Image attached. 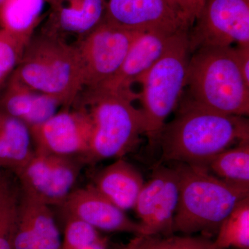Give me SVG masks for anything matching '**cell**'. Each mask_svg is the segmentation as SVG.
<instances>
[{
  "label": "cell",
  "instance_id": "19",
  "mask_svg": "<svg viewBox=\"0 0 249 249\" xmlns=\"http://www.w3.org/2000/svg\"><path fill=\"white\" fill-rule=\"evenodd\" d=\"M34 152L29 126L0 111V170L16 173L27 163Z\"/></svg>",
  "mask_w": 249,
  "mask_h": 249
},
{
  "label": "cell",
  "instance_id": "20",
  "mask_svg": "<svg viewBox=\"0 0 249 249\" xmlns=\"http://www.w3.org/2000/svg\"><path fill=\"white\" fill-rule=\"evenodd\" d=\"M47 0H6L0 8V29L29 39L45 19Z\"/></svg>",
  "mask_w": 249,
  "mask_h": 249
},
{
  "label": "cell",
  "instance_id": "6",
  "mask_svg": "<svg viewBox=\"0 0 249 249\" xmlns=\"http://www.w3.org/2000/svg\"><path fill=\"white\" fill-rule=\"evenodd\" d=\"M188 29L174 34L161 58L144 75L139 83L138 100L145 119V134L150 145L158 142L168 116L182 99L191 52Z\"/></svg>",
  "mask_w": 249,
  "mask_h": 249
},
{
  "label": "cell",
  "instance_id": "10",
  "mask_svg": "<svg viewBox=\"0 0 249 249\" xmlns=\"http://www.w3.org/2000/svg\"><path fill=\"white\" fill-rule=\"evenodd\" d=\"M30 129L36 152L83 160L89 150L93 124L86 109L74 104L61 108L48 120Z\"/></svg>",
  "mask_w": 249,
  "mask_h": 249
},
{
  "label": "cell",
  "instance_id": "30",
  "mask_svg": "<svg viewBox=\"0 0 249 249\" xmlns=\"http://www.w3.org/2000/svg\"><path fill=\"white\" fill-rule=\"evenodd\" d=\"M141 236L142 235H135V237L127 245L119 249H137V245H138L139 241L140 240Z\"/></svg>",
  "mask_w": 249,
  "mask_h": 249
},
{
  "label": "cell",
  "instance_id": "24",
  "mask_svg": "<svg viewBox=\"0 0 249 249\" xmlns=\"http://www.w3.org/2000/svg\"><path fill=\"white\" fill-rule=\"evenodd\" d=\"M137 249H221L203 235L141 236Z\"/></svg>",
  "mask_w": 249,
  "mask_h": 249
},
{
  "label": "cell",
  "instance_id": "4",
  "mask_svg": "<svg viewBox=\"0 0 249 249\" xmlns=\"http://www.w3.org/2000/svg\"><path fill=\"white\" fill-rule=\"evenodd\" d=\"M12 74L32 89L56 98L63 107L73 106L84 89L74 42L43 32L31 37Z\"/></svg>",
  "mask_w": 249,
  "mask_h": 249
},
{
  "label": "cell",
  "instance_id": "27",
  "mask_svg": "<svg viewBox=\"0 0 249 249\" xmlns=\"http://www.w3.org/2000/svg\"><path fill=\"white\" fill-rule=\"evenodd\" d=\"M183 24L191 29L199 16L206 0H168Z\"/></svg>",
  "mask_w": 249,
  "mask_h": 249
},
{
  "label": "cell",
  "instance_id": "13",
  "mask_svg": "<svg viewBox=\"0 0 249 249\" xmlns=\"http://www.w3.org/2000/svg\"><path fill=\"white\" fill-rule=\"evenodd\" d=\"M60 206L67 217L83 221L96 230L143 236L140 223L131 219L91 183L73 190Z\"/></svg>",
  "mask_w": 249,
  "mask_h": 249
},
{
  "label": "cell",
  "instance_id": "15",
  "mask_svg": "<svg viewBox=\"0 0 249 249\" xmlns=\"http://www.w3.org/2000/svg\"><path fill=\"white\" fill-rule=\"evenodd\" d=\"M50 5L42 32L65 40L84 37L106 18V0H55Z\"/></svg>",
  "mask_w": 249,
  "mask_h": 249
},
{
  "label": "cell",
  "instance_id": "11",
  "mask_svg": "<svg viewBox=\"0 0 249 249\" xmlns=\"http://www.w3.org/2000/svg\"><path fill=\"white\" fill-rule=\"evenodd\" d=\"M179 197V180L175 167L158 165L144 183L134 209L143 236L173 235Z\"/></svg>",
  "mask_w": 249,
  "mask_h": 249
},
{
  "label": "cell",
  "instance_id": "23",
  "mask_svg": "<svg viewBox=\"0 0 249 249\" xmlns=\"http://www.w3.org/2000/svg\"><path fill=\"white\" fill-rule=\"evenodd\" d=\"M213 242L221 249H249V196L223 221Z\"/></svg>",
  "mask_w": 249,
  "mask_h": 249
},
{
  "label": "cell",
  "instance_id": "26",
  "mask_svg": "<svg viewBox=\"0 0 249 249\" xmlns=\"http://www.w3.org/2000/svg\"><path fill=\"white\" fill-rule=\"evenodd\" d=\"M101 236L98 230L87 223L67 217L61 249H80Z\"/></svg>",
  "mask_w": 249,
  "mask_h": 249
},
{
  "label": "cell",
  "instance_id": "3",
  "mask_svg": "<svg viewBox=\"0 0 249 249\" xmlns=\"http://www.w3.org/2000/svg\"><path fill=\"white\" fill-rule=\"evenodd\" d=\"M179 197L173 232L213 239L236 205L249 196V187L223 181L201 167L175 163Z\"/></svg>",
  "mask_w": 249,
  "mask_h": 249
},
{
  "label": "cell",
  "instance_id": "18",
  "mask_svg": "<svg viewBox=\"0 0 249 249\" xmlns=\"http://www.w3.org/2000/svg\"><path fill=\"white\" fill-rule=\"evenodd\" d=\"M144 183L142 173L121 158L98 172L91 184L125 212L134 209Z\"/></svg>",
  "mask_w": 249,
  "mask_h": 249
},
{
  "label": "cell",
  "instance_id": "2",
  "mask_svg": "<svg viewBox=\"0 0 249 249\" xmlns=\"http://www.w3.org/2000/svg\"><path fill=\"white\" fill-rule=\"evenodd\" d=\"M137 99L138 94L134 91L103 88L82 91L74 104L86 109L93 124L89 150L83 157L84 163L124 158L138 145L145 134V119L141 109L133 105Z\"/></svg>",
  "mask_w": 249,
  "mask_h": 249
},
{
  "label": "cell",
  "instance_id": "9",
  "mask_svg": "<svg viewBox=\"0 0 249 249\" xmlns=\"http://www.w3.org/2000/svg\"><path fill=\"white\" fill-rule=\"evenodd\" d=\"M191 28V53L204 47L249 46V0H206Z\"/></svg>",
  "mask_w": 249,
  "mask_h": 249
},
{
  "label": "cell",
  "instance_id": "32",
  "mask_svg": "<svg viewBox=\"0 0 249 249\" xmlns=\"http://www.w3.org/2000/svg\"><path fill=\"white\" fill-rule=\"evenodd\" d=\"M5 1H6V0H0V8H1V6L4 4Z\"/></svg>",
  "mask_w": 249,
  "mask_h": 249
},
{
  "label": "cell",
  "instance_id": "16",
  "mask_svg": "<svg viewBox=\"0 0 249 249\" xmlns=\"http://www.w3.org/2000/svg\"><path fill=\"white\" fill-rule=\"evenodd\" d=\"M174 34L159 31L140 33L131 45L119 71L96 88L133 91L132 85L139 83L144 75L161 58Z\"/></svg>",
  "mask_w": 249,
  "mask_h": 249
},
{
  "label": "cell",
  "instance_id": "29",
  "mask_svg": "<svg viewBox=\"0 0 249 249\" xmlns=\"http://www.w3.org/2000/svg\"><path fill=\"white\" fill-rule=\"evenodd\" d=\"M107 248L108 239L107 237L101 236L97 240L90 242L80 249H107Z\"/></svg>",
  "mask_w": 249,
  "mask_h": 249
},
{
  "label": "cell",
  "instance_id": "28",
  "mask_svg": "<svg viewBox=\"0 0 249 249\" xmlns=\"http://www.w3.org/2000/svg\"><path fill=\"white\" fill-rule=\"evenodd\" d=\"M233 48L241 73L247 84L249 85V46L237 45Z\"/></svg>",
  "mask_w": 249,
  "mask_h": 249
},
{
  "label": "cell",
  "instance_id": "21",
  "mask_svg": "<svg viewBox=\"0 0 249 249\" xmlns=\"http://www.w3.org/2000/svg\"><path fill=\"white\" fill-rule=\"evenodd\" d=\"M204 168L223 181L249 188V142L214 156Z\"/></svg>",
  "mask_w": 249,
  "mask_h": 249
},
{
  "label": "cell",
  "instance_id": "22",
  "mask_svg": "<svg viewBox=\"0 0 249 249\" xmlns=\"http://www.w3.org/2000/svg\"><path fill=\"white\" fill-rule=\"evenodd\" d=\"M20 197L17 178L0 171V249H12Z\"/></svg>",
  "mask_w": 249,
  "mask_h": 249
},
{
  "label": "cell",
  "instance_id": "25",
  "mask_svg": "<svg viewBox=\"0 0 249 249\" xmlns=\"http://www.w3.org/2000/svg\"><path fill=\"white\" fill-rule=\"evenodd\" d=\"M29 40L0 29V87L16 70Z\"/></svg>",
  "mask_w": 249,
  "mask_h": 249
},
{
  "label": "cell",
  "instance_id": "1",
  "mask_svg": "<svg viewBox=\"0 0 249 249\" xmlns=\"http://www.w3.org/2000/svg\"><path fill=\"white\" fill-rule=\"evenodd\" d=\"M178 114L165 124L158 143L160 163L205 168L214 156L234 144L249 142V123L245 116L229 115L183 100Z\"/></svg>",
  "mask_w": 249,
  "mask_h": 249
},
{
  "label": "cell",
  "instance_id": "12",
  "mask_svg": "<svg viewBox=\"0 0 249 249\" xmlns=\"http://www.w3.org/2000/svg\"><path fill=\"white\" fill-rule=\"evenodd\" d=\"M105 19L135 32L174 34L188 29L168 0H106Z\"/></svg>",
  "mask_w": 249,
  "mask_h": 249
},
{
  "label": "cell",
  "instance_id": "31",
  "mask_svg": "<svg viewBox=\"0 0 249 249\" xmlns=\"http://www.w3.org/2000/svg\"><path fill=\"white\" fill-rule=\"evenodd\" d=\"M55 1V0H47V3H49V4H52Z\"/></svg>",
  "mask_w": 249,
  "mask_h": 249
},
{
  "label": "cell",
  "instance_id": "8",
  "mask_svg": "<svg viewBox=\"0 0 249 249\" xmlns=\"http://www.w3.org/2000/svg\"><path fill=\"white\" fill-rule=\"evenodd\" d=\"M140 33L118 27L105 19L74 42L79 54L84 89L98 88L116 74Z\"/></svg>",
  "mask_w": 249,
  "mask_h": 249
},
{
  "label": "cell",
  "instance_id": "5",
  "mask_svg": "<svg viewBox=\"0 0 249 249\" xmlns=\"http://www.w3.org/2000/svg\"><path fill=\"white\" fill-rule=\"evenodd\" d=\"M188 99L218 112L248 116L247 84L232 47H204L193 52L188 63Z\"/></svg>",
  "mask_w": 249,
  "mask_h": 249
},
{
  "label": "cell",
  "instance_id": "7",
  "mask_svg": "<svg viewBox=\"0 0 249 249\" xmlns=\"http://www.w3.org/2000/svg\"><path fill=\"white\" fill-rule=\"evenodd\" d=\"M80 157H62L34 152L14 173L22 194L47 206H61L74 190L82 167Z\"/></svg>",
  "mask_w": 249,
  "mask_h": 249
},
{
  "label": "cell",
  "instance_id": "14",
  "mask_svg": "<svg viewBox=\"0 0 249 249\" xmlns=\"http://www.w3.org/2000/svg\"><path fill=\"white\" fill-rule=\"evenodd\" d=\"M61 245L50 206L21 193L12 249H61Z\"/></svg>",
  "mask_w": 249,
  "mask_h": 249
},
{
  "label": "cell",
  "instance_id": "17",
  "mask_svg": "<svg viewBox=\"0 0 249 249\" xmlns=\"http://www.w3.org/2000/svg\"><path fill=\"white\" fill-rule=\"evenodd\" d=\"M58 100L31 88L11 74L0 96V111L29 126L38 125L61 108Z\"/></svg>",
  "mask_w": 249,
  "mask_h": 249
}]
</instances>
